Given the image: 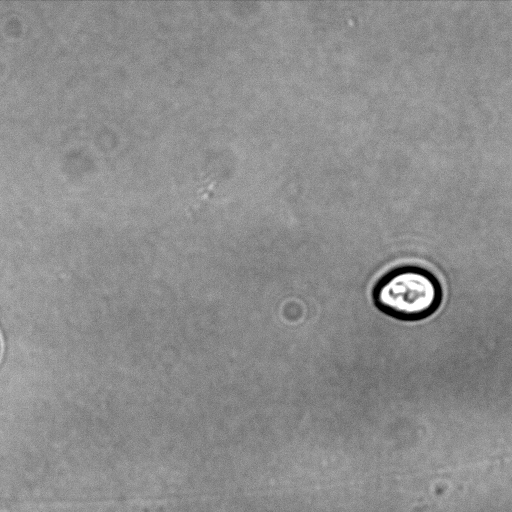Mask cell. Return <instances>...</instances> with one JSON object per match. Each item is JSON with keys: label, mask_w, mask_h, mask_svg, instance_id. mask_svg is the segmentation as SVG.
Segmentation results:
<instances>
[{"label": "cell", "mask_w": 512, "mask_h": 512, "mask_svg": "<svg viewBox=\"0 0 512 512\" xmlns=\"http://www.w3.org/2000/svg\"><path fill=\"white\" fill-rule=\"evenodd\" d=\"M441 298V287L435 276L417 266H402L387 272L372 290L375 306L403 321L428 317L438 309Z\"/></svg>", "instance_id": "cell-1"}]
</instances>
